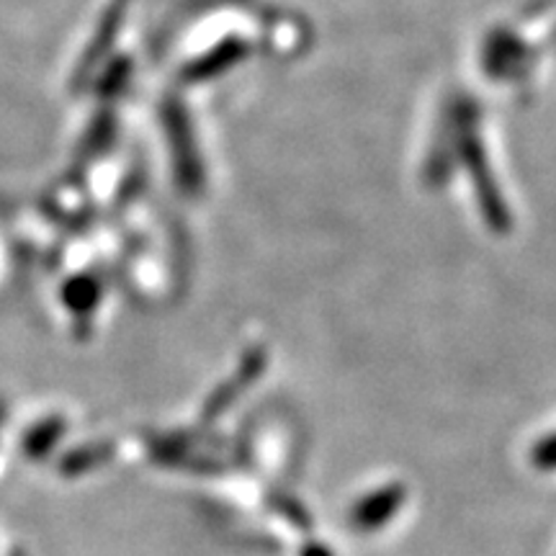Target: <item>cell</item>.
<instances>
[{"mask_svg": "<svg viewBox=\"0 0 556 556\" xmlns=\"http://www.w3.org/2000/svg\"><path fill=\"white\" fill-rule=\"evenodd\" d=\"M407 500V490L402 484H384L379 490L368 492L358 500L356 505L348 513V523L356 528L358 533H374L379 528H384L389 520L402 510Z\"/></svg>", "mask_w": 556, "mask_h": 556, "instance_id": "1", "label": "cell"}, {"mask_svg": "<svg viewBox=\"0 0 556 556\" xmlns=\"http://www.w3.org/2000/svg\"><path fill=\"white\" fill-rule=\"evenodd\" d=\"M302 556H336V554H332L330 548L323 546V544H309V546L302 548Z\"/></svg>", "mask_w": 556, "mask_h": 556, "instance_id": "3", "label": "cell"}, {"mask_svg": "<svg viewBox=\"0 0 556 556\" xmlns=\"http://www.w3.org/2000/svg\"><path fill=\"white\" fill-rule=\"evenodd\" d=\"M531 464L541 471L556 469V433L541 438L536 446L531 448Z\"/></svg>", "mask_w": 556, "mask_h": 556, "instance_id": "2", "label": "cell"}]
</instances>
